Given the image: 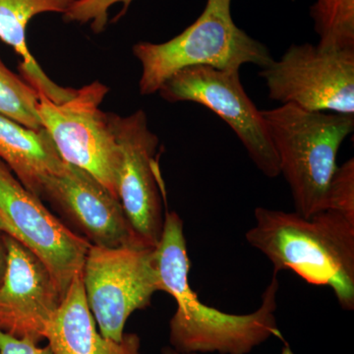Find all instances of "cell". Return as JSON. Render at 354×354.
Segmentation results:
<instances>
[{"label": "cell", "mask_w": 354, "mask_h": 354, "mask_svg": "<svg viewBox=\"0 0 354 354\" xmlns=\"http://www.w3.org/2000/svg\"><path fill=\"white\" fill-rule=\"evenodd\" d=\"M279 158V174L290 186L295 213L304 218L327 209L330 180L354 115L321 113L281 104L261 111Z\"/></svg>", "instance_id": "3957f363"}, {"label": "cell", "mask_w": 354, "mask_h": 354, "mask_svg": "<svg viewBox=\"0 0 354 354\" xmlns=\"http://www.w3.org/2000/svg\"><path fill=\"white\" fill-rule=\"evenodd\" d=\"M8 252L0 286V330L39 344L64 299L44 263L14 237L4 234Z\"/></svg>", "instance_id": "7c38bea8"}, {"label": "cell", "mask_w": 354, "mask_h": 354, "mask_svg": "<svg viewBox=\"0 0 354 354\" xmlns=\"http://www.w3.org/2000/svg\"><path fill=\"white\" fill-rule=\"evenodd\" d=\"M133 0H75L67 12L64 14V20L67 23L90 24L95 34H101L106 30L109 22V10L118 3L123 4V9L118 18L124 15Z\"/></svg>", "instance_id": "ac0fdd59"}, {"label": "cell", "mask_w": 354, "mask_h": 354, "mask_svg": "<svg viewBox=\"0 0 354 354\" xmlns=\"http://www.w3.org/2000/svg\"><path fill=\"white\" fill-rule=\"evenodd\" d=\"M39 94L0 57V115L31 129H41Z\"/></svg>", "instance_id": "e0dca14e"}, {"label": "cell", "mask_w": 354, "mask_h": 354, "mask_svg": "<svg viewBox=\"0 0 354 354\" xmlns=\"http://www.w3.org/2000/svg\"><path fill=\"white\" fill-rule=\"evenodd\" d=\"M75 0H0V39L20 55V76L37 91L53 102H66L76 88L57 85L44 73L28 48L27 27L39 14L67 12Z\"/></svg>", "instance_id": "5bb4252c"}, {"label": "cell", "mask_w": 354, "mask_h": 354, "mask_svg": "<svg viewBox=\"0 0 354 354\" xmlns=\"http://www.w3.org/2000/svg\"><path fill=\"white\" fill-rule=\"evenodd\" d=\"M155 260L162 291L176 300V310L169 321V346L178 353L249 354L270 337L283 339L276 319L277 272L263 292L259 308L252 313L235 315L203 304L188 279L183 221L176 212L165 213Z\"/></svg>", "instance_id": "6da1fadb"}, {"label": "cell", "mask_w": 354, "mask_h": 354, "mask_svg": "<svg viewBox=\"0 0 354 354\" xmlns=\"http://www.w3.org/2000/svg\"><path fill=\"white\" fill-rule=\"evenodd\" d=\"M120 151L116 191L135 234L147 247H156L164 230L165 192L156 153L158 138L145 111L127 116L109 113Z\"/></svg>", "instance_id": "9c48e42d"}, {"label": "cell", "mask_w": 354, "mask_h": 354, "mask_svg": "<svg viewBox=\"0 0 354 354\" xmlns=\"http://www.w3.org/2000/svg\"><path fill=\"white\" fill-rule=\"evenodd\" d=\"M232 0H207L201 15L176 37L162 44L141 41L133 55L142 66L140 94H156L162 84L179 70L209 66L241 70L244 64L261 69L274 58L267 46L235 24Z\"/></svg>", "instance_id": "277c9868"}, {"label": "cell", "mask_w": 354, "mask_h": 354, "mask_svg": "<svg viewBox=\"0 0 354 354\" xmlns=\"http://www.w3.org/2000/svg\"><path fill=\"white\" fill-rule=\"evenodd\" d=\"M109 91L108 86L94 81L59 104L39 95L38 113L64 162L92 174L118 200L120 151L109 113L100 108Z\"/></svg>", "instance_id": "8992f818"}, {"label": "cell", "mask_w": 354, "mask_h": 354, "mask_svg": "<svg viewBox=\"0 0 354 354\" xmlns=\"http://www.w3.org/2000/svg\"><path fill=\"white\" fill-rule=\"evenodd\" d=\"M160 354H184L181 353H178L176 349L171 348V346H165L160 349ZM281 354H295L293 353L292 349H291L290 344L288 342H286L285 346H283V351H281Z\"/></svg>", "instance_id": "7402d4cb"}, {"label": "cell", "mask_w": 354, "mask_h": 354, "mask_svg": "<svg viewBox=\"0 0 354 354\" xmlns=\"http://www.w3.org/2000/svg\"><path fill=\"white\" fill-rule=\"evenodd\" d=\"M0 354H53L50 346H39L30 339H18L0 330Z\"/></svg>", "instance_id": "ffe728a7"}, {"label": "cell", "mask_w": 354, "mask_h": 354, "mask_svg": "<svg viewBox=\"0 0 354 354\" xmlns=\"http://www.w3.org/2000/svg\"><path fill=\"white\" fill-rule=\"evenodd\" d=\"M4 234L0 232V286L3 283L4 276H6L7 269V258H8V252H7V247Z\"/></svg>", "instance_id": "44dd1931"}, {"label": "cell", "mask_w": 354, "mask_h": 354, "mask_svg": "<svg viewBox=\"0 0 354 354\" xmlns=\"http://www.w3.org/2000/svg\"><path fill=\"white\" fill-rule=\"evenodd\" d=\"M270 99L311 111L354 115V50L292 44L261 69Z\"/></svg>", "instance_id": "52a82bcc"}, {"label": "cell", "mask_w": 354, "mask_h": 354, "mask_svg": "<svg viewBox=\"0 0 354 354\" xmlns=\"http://www.w3.org/2000/svg\"><path fill=\"white\" fill-rule=\"evenodd\" d=\"M310 17L323 50H354V0H316Z\"/></svg>", "instance_id": "2e32d148"}, {"label": "cell", "mask_w": 354, "mask_h": 354, "mask_svg": "<svg viewBox=\"0 0 354 354\" xmlns=\"http://www.w3.org/2000/svg\"><path fill=\"white\" fill-rule=\"evenodd\" d=\"M39 199L51 203L92 245L147 247L135 234L120 200L80 167L65 162L62 171L44 181Z\"/></svg>", "instance_id": "8fae6325"}, {"label": "cell", "mask_w": 354, "mask_h": 354, "mask_svg": "<svg viewBox=\"0 0 354 354\" xmlns=\"http://www.w3.org/2000/svg\"><path fill=\"white\" fill-rule=\"evenodd\" d=\"M327 209H334L354 218L353 158L337 167L328 191Z\"/></svg>", "instance_id": "d6986e66"}, {"label": "cell", "mask_w": 354, "mask_h": 354, "mask_svg": "<svg viewBox=\"0 0 354 354\" xmlns=\"http://www.w3.org/2000/svg\"><path fill=\"white\" fill-rule=\"evenodd\" d=\"M0 213L22 243L48 268L64 297L92 244L44 207L0 160Z\"/></svg>", "instance_id": "30bf717a"}, {"label": "cell", "mask_w": 354, "mask_h": 354, "mask_svg": "<svg viewBox=\"0 0 354 354\" xmlns=\"http://www.w3.org/2000/svg\"><path fill=\"white\" fill-rule=\"evenodd\" d=\"M82 279L99 332L114 342L124 337L128 318L149 306L153 295L162 291L155 247L91 245Z\"/></svg>", "instance_id": "5b68a950"}, {"label": "cell", "mask_w": 354, "mask_h": 354, "mask_svg": "<svg viewBox=\"0 0 354 354\" xmlns=\"http://www.w3.org/2000/svg\"><path fill=\"white\" fill-rule=\"evenodd\" d=\"M46 339L53 354H140L141 344L135 334H125L122 341L114 342L97 330L86 299L82 274L72 281Z\"/></svg>", "instance_id": "4fadbf2b"}, {"label": "cell", "mask_w": 354, "mask_h": 354, "mask_svg": "<svg viewBox=\"0 0 354 354\" xmlns=\"http://www.w3.org/2000/svg\"><path fill=\"white\" fill-rule=\"evenodd\" d=\"M0 232L12 236V230H11L10 225L7 223L6 218H3L1 213H0Z\"/></svg>", "instance_id": "603a6c76"}, {"label": "cell", "mask_w": 354, "mask_h": 354, "mask_svg": "<svg viewBox=\"0 0 354 354\" xmlns=\"http://www.w3.org/2000/svg\"><path fill=\"white\" fill-rule=\"evenodd\" d=\"M0 160L38 198L44 181L62 171L65 165L44 128L31 129L1 115Z\"/></svg>", "instance_id": "9a60e30c"}, {"label": "cell", "mask_w": 354, "mask_h": 354, "mask_svg": "<svg viewBox=\"0 0 354 354\" xmlns=\"http://www.w3.org/2000/svg\"><path fill=\"white\" fill-rule=\"evenodd\" d=\"M169 102L202 104L227 123L254 165L266 176H279V158L261 111L246 94L239 70L191 66L179 70L158 91Z\"/></svg>", "instance_id": "ba28073f"}, {"label": "cell", "mask_w": 354, "mask_h": 354, "mask_svg": "<svg viewBox=\"0 0 354 354\" xmlns=\"http://www.w3.org/2000/svg\"><path fill=\"white\" fill-rule=\"evenodd\" d=\"M247 242L274 272L292 271L310 285L329 286L344 310L354 309V218L334 209L304 218L259 207Z\"/></svg>", "instance_id": "7a4b0ae2"}]
</instances>
